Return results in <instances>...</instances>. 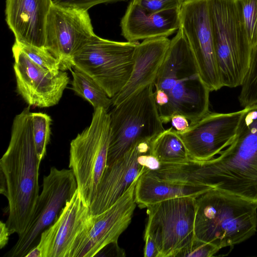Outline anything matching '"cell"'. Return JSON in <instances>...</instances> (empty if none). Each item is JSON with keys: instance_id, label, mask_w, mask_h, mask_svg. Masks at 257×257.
<instances>
[{"instance_id": "cell-19", "label": "cell", "mask_w": 257, "mask_h": 257, "mask_svg": "<svg viewBox=\"0 0 257 257\" xmlns=\"http://www.w3.org/2000/svg\"><path fill=\"white\" fill-rule=\"evenodd\" d=\"M180 10L152 13L131 1L120 21L121 35L128 42L168 37L180 28Z\"/></svg>"}, {"instance_id": "cell-11", "label": "cell", "mask_w": 257, "mask_h": 257, "mask_svg": "<svg viewBox=\"0 0 257 257\" xmlns=\"http://www.w3.org/2000/svg\"><path fill=\"white\" fill-rule=\"evenodd\" d=\"M88 11L53 3L48 15L45 48L59 61L61 71H71L74 57L95 35Z\"/></svg>"}, {"instance_id": "cell-18", "label": "cell", "mask_w": 257, "mask_h": 257, "mask_svg": "<svg viewBox=\"0 0 257 257\" xmlns=\"http://www.w3.org/2000/svg\"><path fill=\"white\" fill-rule=\"evenodd\" d=\"M52 0H6V21L15 42L45 48L46 24Z\"/></svg>"}, {"instance_id": "cell-30", "label": "cell", "mask_w": 257, "mask_h": 257, "mask_svg": "<svg viewBox=\"0 0 257 257\" xmlns=\"http://www.w3.org/2000/svg\"><path fill=\"white\" fill-rule=\"evenodd\" d=\"M54 4L65 8L88 11L92 7L102 3L127 0H52Z\"/></svg>"}, {"instance_id": "cell-17", "label": "cell", "mask_w": 257, "mask_h": 257, "mask_svg": "<svg viewBox=\"0 0 257 257\" xmlns=\"http://www.w3.org/2000/svg\"><path fill=\"white\" fill-rule=\"evenodd\" d=\"M92 215L77 189L52 225L41 233L37 246L42 257H70L79 236L91 223Z\"/></svg>"}, {"instance_id": "cell-24", "label": "cell", "mask_w": 257, "mask_h": 257, "mask_svg": "<svg viewBox=\"0 0 257 257\" xmlns=\"http://www.w3.org/2000/svg\"><path fill=\"white\" fill-rule=\"evenodd\" d=\"M52 119L42 112H32V126L35 146L38 158L42 161L46 153L50 140Z\"/></svg>"}, {"instance_id": "cell-22", "label": "cell", "mask_w": 257, "mask_h": 257, "mask_svg": "<svg viewBox=\"0 0 257 257\" xmlns=\"http://www.w3.org/2000/svg\"><path fill=\"white\" fill-rule=\"evenodd\" d=\"M150 153L161 164L183 163L190 159L183 141L172 126L152 139Z\"/></svg>"}, {"instance_id": "cell-35", "label": "cell", "mask_w": 257, "mask_h": 257, "mask_svg": "<svg viewBox=\"0 0 257 257\" xmlns=\"http://www.w3.org/2000/svg\"><path fill=\"white\" fill-rule=\"evenodd\" d=\"M25 257H42V252L40 248L36 245L29 251Z\"/></svg>"}, {"instance_id": "cell-29", "label": "cell", "mask_w": 257, "mask_h": 257, "mask_svg": "<svg viewBox=\"0 0 257 257\" xmlns=\"http://www.w3.org/2000/svg\"><path fill=\"white\" fill-rule=\"evenodd\" d=\"M186 0H132L146 11L159 12L169 10H180Z\"/></svg>"}, {"instance_id": "cell-5", "label": "cell", "mask_w": 257, "mask_h": 257, "mask_svg": "<svg viewBox=\"0 0 257 257\" xmlns=\"http://www.w3.org/2000/svg\"><path fill=\"white\" fill-rule=\"evenodd\" d=\"M216 57L222 87L242 85L252 48L236 0H208Z\"/></svg>"}, {"instance_id": "cell-33", "label": "cell", "mask_w": 257, "mask_h": 257, "mask_svg": "<svg viewBox=\"0 0 257 257\" xmlns=\"http://www.w3.org/2000/svg\"><path fill=\"white\" fill-rule=\"evenodd\" d=\"M105 247L108 249H102L106 250V253L103 256H125V253L124 250L120 248L118 245V242L111 243Z\"/></svg>"}, {"instance_id": "cell-6", "label": "cell", "mask_w": 257, "mask_h": 257, "mask_svg": "<svg viewBox=\"0 0 257 257\" xmlns=\"http://www.w3.org/2000/svg\"><path fill=\"white\" fill-rule=\"evenodd\" d=\"M109 114L111 135L107 166L138 141L153 139L165 130L156 104L153 83L140 88L113 106Z\"/></svg>"}, {"instance_id": "cell-34", "label": "cell", "mask_w": 257, "mask_h": 257, "mask_svg": "<svg viewBox=\"0 0 257 257\" xmlns=\"http://www.w3.org/2000/svg\"><path fill=\"white\" fill-rule=\"evenodd\" d=\"M11 235L6 223L0 222V247L3 248L8 243L9 236Z\"/></svg>"}, {"instance_id": "cell-20", "label": "cell", "mask_w": 257, "mask_h": 257, "mask_svg": "<svg viewBox=\"0 0 257 257\" xmlns=\"http://www.w3.org/2000/svg\"><path fill=\"white\" fill-rule=\"evenodd\" d=\"M170 41L168 37H159L146 39L138 44L130 79L120 92L111 98L112 106L121 103L140 88L154 83Z\"/></svg>"}, {"instance_id": "cell-13", "label": "cell", "mask_w": 257, "mask_h": 257, "mask_svg": "<svg viewBox=\"0 0 257 257\" xmlns=\"http://www.w3.org/2000/svg\"><path fill=\"white\" fill-rule=\"evenodd\" d=\"M138 180L111 207L92 215L91 223L79 236L70 257L95 256L108 244L118 242L119 236L130 224L136 207Z\"/></svg>"}, {"instance_id": "cell-32", "label": "cell", "mask_w": 257, "mask_h": 257, "mask_svg": "<svg viewBox=\"0 0 257 257\" xmlns=\"http://www.w3.org/2000/svg\"><path fill=\"white\" fill-rule=\"evenodd\" d=\"M144 256L160 257V252L152 238L148 234L144 235Z\"/></svg>"}, {"instance_id": "cell-3", "label": "cell", "mask_w": 257, "mask_h": 257, "mask_svg": "<svg viewBox=\"0 0 257 257\" xmlns=\"http://www.w3.org/2000/svg\"><path fill=\"white\" fill-rule=\"evenodd\" d=\"M155 89L167 96L168 103L160 115L162 122L180 114L194 124L209 112L210 90L200 76L195 58L180 27L171 40L164 61L154 82Z\"/></svg>"}, {"instance_id": "cell-28", "label": "cell", "mask_w": 257, "mask_h": 257, "mask_svg": "<svg viewBox=\"0 0 257 257\" xmlns=\"http://www.w3.org/2000/svg\"><path fill=\"white\" fill-rule=\"evenodd\" d=\"M219 250L212 243L194 237L192 241L181 249L175 257H210Z\"/></svg>"}, {"instance_id": "cell-31", "label": "cell", "mask_w": 257, "mask_h": 257, "mask_svg": "<svg viewBox=\"0 0 257 257\" xmlns=\"http://www.w3.org/2000/svg\"><path fill=\"white\" fill-rule=\"evenodd\" d=\"M172 126L178 133H182L189 129L191 125L189 120L185 116L175 114L171 118Z\"/></svg>"}, {"instance_id": "cell-12", "label": "cell", "mask_w": 257, "mask_h": 257, "mask_svg": "<svg viewBox=\"0 0 257 257\" xmlns=\"http://www.w3.org/2000/svg\"><path fill=\"white\" fill-rule=\"evenodd\" d=\"M180 27L191 48L201 79L210 91L221 85L208 0H186L180 10Z\"/></svg>"}, {"instance_id": "cell-4", "label": "cell", "mask_w": 257, "mask_h": 257, "mask_svg": "<svg viewBox=\"0 0 257 257\" xmlns=\"http://www.w3.org/2000/svg\"><path fill=\"white\" fill-rule=\"evenodd\" d=\"M195 237L220 249L254 234L257 203L215 189L195 198Z\"/></svg>"}, {"instance_id": "cell-2", "label": "cell", "mask_w": 257, "mask_h": 257, "mask_svg": "<svg viewBox=\"0 0 257 257\" xmlns=\"http://www.w3.org/2000/svg\"><path fill=\"white\" fill-rule=\"evenodd\" d=\"M41 162L35 146L29 106L15 117L9 145L0 160L8 201L6 224L11 234L21 235L32 221L39 196Z\"/></svg>"}, {"instance_id": "cell-9", "label": "cell", "mask_w": 257, "mask_h": 257, "mask_svg": "<svg viewBox=\"0 0 257 257\" xmlns=\"http://www.w3.org/2000/svg\"><path fill=\"white\" fill-rule=\"evenodd\" d=\"M147 208L145 234L154 240L160 257H175L194 239L195 197L168 199Z\"/></svg>"}, {"instance_id": "cell-10", "label": "cell", "mask_w": 257, "mask_h": 257, "mask_svg": "<svg viewBox=\"0 0 257 257\" xmlns=\"http://www.w3.org/2000/svg\"><path fill=\"white\" fill-rule=\"evenodd\" d=\"M42 190L38 198L32 221L16 244L7 252L8 257H25L36 245L42 232L55 220L60 211L77 189L72 170L53 167L44 176Z\"/></svg>"}, {"instance_id": "cell-25", "label": "cell", "mask_w": 257, "mask_h": 257, "mask_svg": "<svg viewBox=\"0 0 257 257\" xmlns=\"http://www.w3.org/2000/svg\"><path fill=\"white\" fill-rule=\"evenodd\" d=\"M240 86L241 106L244 108L257 103V46L252 49L248 69Z\"/></svg>"}, {"instance_id": "cell-8", "label": "cell", "mask_w": 257, "mask_h": 257, "mask_svg": "<svg viewBox=\"0 0 257 257\" xmlns=\"http://www.w3.org/2000/svg\"><path fill=\"white\" fill-rule=\"evenodd\" d=\"M139 43L111 41L95 35L74 56V67L92 77L112 98L130 79Z\"/></svg>"}, {"instance_id": "cell-26", "label": "cell", "mask_w": 257, "mask_h": 257, "mask_svg": "<svg viewBox=\"0 0 257 257\" xmlns=\"http://www.w3.org/2000/svg\"><path fill=\"white\" fill-rule=\"evenodd\" d=\"M252 49L257 46V0H236Z\"/></svg>"}, {"instance_id": "cell-21", "label": "cell", "mask_w": 257, "mask_h": 257, "mask_svg": "<svg viewBox=\"0 0 257 257\" xmlns=\"http://www.w3.org/2000/svg\"><path fill=\"white\" fill-rule=\"evenodd\" d=\"M207 191L204 187L162 180L144 172L137 182L135 198L141 207L147 208L168 199L188 196L196 198Z\"/></svg>"}, {"instance_id": "cell-15", "label": "cell", "mask_w": 257, "mask_h": 257, "mask_svg": "<svg viewBox=\"0 0 257 257\" xmlns=\"http://www.w3.org/2000/svg\"><path fill=\"white\" fill-rule=\"evenodd\" d=\"M153 139L138 141L119 159L106 166L89 206L92 215L100 214L111 207L148 170L145 155L150 151Z\"/></svg>"}, {"instance_id": "cell-16", "label": "cell", "mask_w": 257, "mask_h": 257, "mask_svg": "<svg viewBox=\"0 0 257 257\" xmlns=\"http://www.w3.org/2000/svg\"><path fill=\"white\" fill-rule=\"evenodd\" d=\"M243 109L230 113L209 112L188 130L178 133L189 158L207 161L230 145L237 132Z\"/></svg>"}, {"instance_id": "cell-27", "label": "cell", "mask_w": 257, "mask_h": 257, "mask_svg": "<svg viewBox=\"0 0 257 257\" xmlns=\"http://www.w3.org/2000/svg\"><path fill=\"white\" fill-rule=\"evenodd\" d=\"M18 45L29 59L42 68L54 74L61 71L59 61L45 48L26 44Z\"/></svg>"}, {"instance_id": "cell-14", "label": "cell", "mask_w": 257, "mask_h": 257, "mask_svg": "<svg viewBox=\"0 0 257 257\" xmlns=\"http://www.w3.org/2000/svg\"><path fill=\"white\" fill-rule=\"evenodd\" d=\"M17 91L30 105L49 107L59 102L69 82L67 73L54 74L31 61L17 42L12 47Z\"/></svg>"}, {"instance_id": "cell-7", "label": "cell", "mask_w": 257, "mask_h": 257, "mask_svg": "<svg viewBox=\"0 0 257 257\" xmlns=\"http://www.w3.org/2000/svg\"><path fill=\"white\" fill-rule=\"evenodd\" d=\"M110 135L109 112L98 107L94 110L90 125L70 143L69 167L82 201L88 207L107 166Z\"/></svg>"}, {"instance_id": "cell-1", "label": "cell", "mask_w": 257, "mask_h": 257, "mask_svg": "<svg viewBox=\"0 0 257 257\" xmlns=\"http://www.w3.org/2000/svg\"><path fill=\"white\" fill-rule=\"evenodd\" d=\"M185 173L192 185L257 203V103L243 109L229 146L209 160H191Z\"/></svg>"}, {"instance_id": "cell-23", "label": "cell", "mask_w": 257, "mask_h": 257, "mask_svg": "<svg viewBox=\"0 0 257 257\" xmlns=\"http://www.w3.org/2000/svg\"><path fill=\"white\" fill-rule=\"evenodd\" d=\"M70 72L73 77L72 90L88 101L94 110L102 107L108 111L112 105V99L103 88L92 77L81 70L74 67Z\"/></svg>"}]
</instances>
